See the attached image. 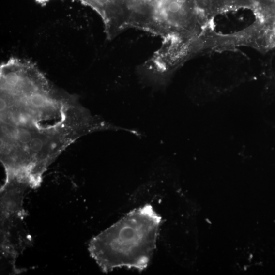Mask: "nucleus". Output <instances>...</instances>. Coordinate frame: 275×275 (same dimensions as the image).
Instances as JSON below:
<instances>
[{
    "instance_id": "obj_1",
    "label": "nucleus",
    "mask_w": 275,
    "mask_h": 275,
    "mask_svg": "<svg viewBox=\"0 0 275 275\" xmlns=\"http://www.w3.org/2000/svg\"><path fill=\"white\" fill-rule=\"evenodd\" d=\"M161 221L151 205H144L93 238L88 251L105 273L123 267L141 271L156 248Z\"/></svg>"
},
{
    "instance_id": "obj_2",
    "label": "nucleus",
    "mask_w": 275,
    "mask_h": 275,
    "mask_svg": "<svg viewBox=\"0 0 275 275\" xmlns=\"http://www.w3.org/2000/svg\"><path fill=\"white\" fill-rule=\"evenodd\" d=\"M29 189H31L30 185L15 179H6L1 188V259L11 266L13 273L19 272L16 260L31 242L24 222L23 201Z\"/></svg>"
},
{
    "instance_id": "obj_3",
    "label": "nucleus",
    "mask_w": 275,
    "mask_h": 275,
    "mask_svg": "<svg viewBox=\"0 0 275 275\" xmlns=\"http://www.w3.org/2000/svg\"><path fill=\"white\" fill-rule=\"evenodd\" d=\"M177 1L179 2L182 4H185L187 3L188 0H176Z\"/></svg>"
}]
</instances>
